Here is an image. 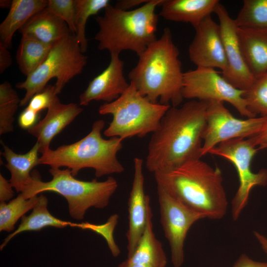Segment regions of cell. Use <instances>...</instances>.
Here are the masks:
<instances>
[{"label": "cell", "mask_w": 267, "mask_h": 267, "mask_svg": "<svg viewBox=\"0 0 267 267\" xmlns=\"http://www.w3.org/2000/svg\"><path fill=\"white\" fill-rule=\"evenodd\" d=\"M258 150L248 138H239L222 142L208 153L228 160L238 173L239 185L231 201L234 221L238 219L248 204L251 190L255 186L267 184V170L262 169L257 173L251 170V161Z\"/></svg>", "instance_id": "cell-9"}, {"label": "cell", "mask_w": 267, "mask_h": 267, "mask_svg": "<svg viewBox=\"0 0 267 267\" xmlns=\"http://www.w3.org/2000/svg\"><path fill=\"white\" fill-rule=\"evenodd\" d=\"M154 175L157 184L205 218L219 220L226 214L228 202L218 167L196 159Z\"/></svg>", "instance_id": "cell-2"}, {"label": "cell", "mask_w": 267, "mask_h": 267, "mask_svg": "<svg viewBox=\"0 0 267 267\" xmlns=\"http://www.w3.org/2000/svg\"><path fill=\"white\" fill-rule=\"evenodd\" d=\"M214 13L219 25L228 67L222 77L235 88L246 90L256 80L244 59L239 45L234 19L229 15L225 7L219 2Z\"/></svg>", "instance_id": "cell-13"}, {"label": "cell", "mask_w": 267, "mask_h": 267, "mask_svg": "<svg viewBox=\"0 0 267 267\" xmlns=\"http://www.w3.org/2000/svg\"><path fill=\"white\" fill-rule=\"evenodd\" d=\"M20 99L16 91L7 81L0 85V134L13 132L14 115Z\"/></svg>", "instance_id": "cell-29"}, {"label": "cell", "mask_w": 267, "mask_h": 267, "mask_svg": "<svg viewBox=\"0 0 267 267\" xmlns=\"http://www.w3.org/2000/svg\"><path fill=\"white\" fill-rule=\"evenodd\" d=\"M254 235L261 245L264 252L267 255V237L258 231H254Z\"/></svg>", "instance_id": "cell-40"}, {"label": "cell", "mask_w": 267, "mask_h": 267, "mask_svg": "<svg viewBox=\"0 0 267 267\" xmlns=\"http://www.w3.org/2000/svg\"><path fill=\"white\" fill-rule=\"evenodd\" d=\"M265 148H267V143L262 144L259 146L258 147V150L265 149Z\"/></svg>", "instance_id": "cell-43"}, {"label": "cell", "mask_w": 267, "mask_h": 267, "mask_svg": "<svg viewBox=\"0 0 267 267\" xmlns=\"http://www.w3.org/2000/svg\"><path fill=\"white\" fill-rule=\"evenodd\" d=\"M39 113L27 106L19 116L18 125L21 128L28 130L39 122Z\"/></svg>", "instance_id": "cell-34"}, {"label": "cell", "mask_w": 267, "mask_h": 267, "mask_svg": "<svg viewBox=\"0 0 267 267\" xmlns=\"http://www.w3.org/2000/svg\"><path fill=\"white\" fill-rule=\"evenodd\" d=\"M171 106L150 101L130 82L129 88L119 97L99 107L100 115L112 116L103 134L107 137H118L123 140L134 136L143 137L158 129Z\"/></svg>", "instance_id": "cell-7"}, {"label": "cell", "mask_w": 267, "mask_h": 267, "mask_svg": "<svg viewBox=\"0 0 267 267\" xmlns=\"http://www.w3.org/2000/svg\"><path fill=\"white\" fill-rule=\"evenodd\" d=\"M39 199L38 195L25 199L20 193L8 203H0V231L10 232L15 228L18 220L35 206Z\"/></svg>", "instance_id": "cell-26"}, {"label": "cell", "mask_w": 267, "mask_h": 267, "mask_svg": "<svg viewBox=\"0 0 267 267\" xmlns=\"http://www.w3.org/2000/svg\"><path fill=\"white\" fill-rule=\"evenodd\" d=\"M108 66L89 84L79 96L80 105L87 106L93 100L109 103L120 97L129 88L124 76V63L119 54H110Z\"/></svg>", "instance_id": "cell-16"}, {"label": "cell", "mask_w": 267, "mask_h": 267, "mask_svg": "<svg viewBox=\"0 0 267 267\" xmlns=\"http://www.w3.org/2000/svg\"><path fill=\"white\" fill-rule=\"evenodd\" d=\"M54 44L44 43L27 35H22L16 56L22 73L27 77L34 72L44 61Z\"/></svg>", "instance_id": "cell-25"}, {"label": "cell", "mask_w": 267, "mask_h": 267, "mask_svg": "<svg viewBox=\"0 0 267 267\" xmlns=\"http://www.w3.org/2000/svg\"><path fill=\"white\" fill-rule=\"evenodd\" d=\"M12 57L8 48L0 42V73L2 74L12 64Z\"/></svg>", "instance_id": "cell-37"}, {"label": "cell", "mask_w": 267, "mask_h": 267, "mask_svg": "<svg viewBox=\"0 0 267 267\" xmlns=\"http://www.w3.org/2000/svg\"><path fill=\"white\" fill-rule=\"evenodd\" d=\"M245 91L234 87L213 68L197 67L183 74V98L227 102L242 116L255 117L247 108Z\"/></svg>", "instance_id": "cell-10"}, {"label": "cell", "mask_w": 267, "mask_h": 267, "mask_svg": "<svg viewBox=\"0 0 267 267\" xmlns=\"http://www.w3.org/2000/svg\"><path fill=\"white\" fill-rule=\"evenodd\" d=\"M104 125L103 120L94 121L86 136L72 144L49 149L40 157L39 165L51 168L66 167L74 177L88 168L94 170L96 178L122 173L125 168L117 155L123 147V140L118 137L103 138L101 131Z\"/></svg>", "instance_id": "cell-5"}, {"label": "cell", "mask_w": 267, "mask_h": 267, "mask_svg": "<svg viewBox=\"0 0 267 267\" xmlns=\"http://www.w3.org/2000/svg\"><path fill=\"white\" fill-rule=\"evenodd\" d=\"M48 199L43 194L39 196L37 203L28 216H23L21 222L13 232L9 234L0 245L2 250L15 236L24 231H39L47 226L64 228L67 226L78 227L79 223L61 220L52 216L47 209Z\"/></svg>", "instance_id": "cell-24"}, {"label": "cell", "mask_w": 267, "mask_h": 267, "mask_svg": "<svg viewBox=\"0 0 267 267\" xmlns=\"http://www.w3.org/2000/svg\"><path fill=\"white\" fill-rule=\"evenodd\" d=\"M54 85H47L41 92L35 94L29 102L27 107L40 113L45 109H48L56 95Z\"/></svg>", "instance_id": "cell-33"}, {"label": "cell", "mask_w": 267, "mask_h": 267, "mask_svg": "<svg viewBox=\"0 0 267 267\" xmlns=\"http://www.w3.org/2000/svg\"><path fill=\"white\" fill-rule=\"evenodd\" d=\"M83 110L74 103H61L56 95L47 109L45 117L28 130L30 134L37 138L39 152L42 154L50 149L52 139L70 124Z\"/></svg>", "instance_id": "cell-17"}, {"label": "cell", "mask_w": 267, "mask_h": 267, "mask_svg": "<svg viewBox=\"0 0 267 267\" xmlns=\"http://www.w3.org/2000/svg\"><path fill=\"white\" fill-rule=\"evenodd\" d=\"M157 191L160 222L170 246L171 262L174 267H180L187 232L194 223L205 218L185 206L161 185L157 184Z\"/></svg>", "instance_id": "cell-12"}, {"label": "cell", "mask_w": 267, "mask_h": 267, "mask_svg": "<svg viewBox=\"0 0 267 267\" xmlns=\"http://www.w3.org/2000/svg\"><path fill=\"white\" fill-rule=\"evenodd\" d=\"M118 220V215L114 214L111 215L104 224H95L86 222L79 223L78 227L82 229L92 230L102 236L106 241L112 256L117 257L120 254V250L115 241L113 234Z\"/></svg>", "instance_id": "cell-31"}, {"label": "cell", "mask_w": 267, "mask_h": 267, "mask_svg": "<svg viewBox=\"0 0 267 267\" xmlns=\"http://www.w3.org/2000/svg\"><path fill=\"white\" fill-rule=\"evenodd\" d=\"M239 45L244 59L255 78L267 73V31L238 27Z\"/></svg>", "instance_id": "cell-19"}, {"label": "cell", "mask_w": 267, "mask_h": 267, "mask_svg": "<svg viewBox=\"0 0 267 267\" xmlns=\"http://www.w3.org/2000/svg\"><path fill=\"white\" fill-rule=\"evenodd\" d=\"M12 0H1L0 1V7L2 8H9L12 4Z\"/></svg>", "instance_id": "cell-42"}, {"label": "cell", "mask_w": 267, "mask_h": 267, "mask_svg": "<svg viewBox=\"0 0 267 267\" xmlns=\"http://www.w3.org/2000/svg\"><path fill=\"white\" fill-rule=\"evenodd\" d=\"M3 148L1 154L7 163L5 167L10 173L9 182L17 192H22L32 178L31 170L39 165V145L37 142L28 152L17 154L1 142Z\"/></svg>", "instance_id": "cell-23"}, {"label": "cell", "mask_w": 267, "mask_h": 267, "mask_svg": "<svg viewBox=\"0 0 267 267\" xmlns=\"http://www.w3.org/2000/svg\"><path fill=\"white\" fill-rule=\"evenodd\" d=\"M47 4L48 0H13L7 16L0 25V42L7 48L11 47L15 32Z\"/></svg>", "instance_id": "cell-22"}, {"label": "cell", "mask_w": 267, "mask_h": 267, "mask_svg": "<svg viewBox=\"0 0 267 267\" xmlns=\"http://www.w3.org/2000/svg\"><path fill=\"white\" fill-rule=\"evenodd\" d=\"M267 122V117L240 119L234 117L223 102H208L206 125L201 154L206 155L220 143L235 138H250L259 133Z\"/></svg>", "instance_id": "cell-11"}, {"label": "cell", "mask_w": 267, "mask_h": 267, "mask_svg": "<svg viewBox=\"0 0 267 267\" xmlns=\"http://www.w3.org/2000/svg\"><path fill=\"white\" fill-rule=\"evenodd\" d=\"M75 24L76 36L82 52L85 53L88 48L86 37V26L89 18L96 15L101 9H104L109 4L108 0H74Z\"/></svg>", "instance_id": "cell-27"}, {"label": "cell", "mask_w": 267, "mask_h": 267, "mask_svg": "<svg viewBox=\"0 0 267 267\" xmlns=\"http://www.w3.org/2000/svg\"><path fill=\"white\" fill-rule=\"evenodd\" d=\"M195 34L188 48L189 59L197 67L219 68L222 74L228 67L220 27L206 17L195 28Z\"/></svg>", "instance_id": "cell-14"}, {"label": "cell", "mask_w": 267, "mask_h": 267, "mask_svg": "<svg viewBox=\"0 0 267 267\" xmlns=\"http://www.w3.org/2000/svg\"><path fill=\"white\" fill-rule=\"evenodd\" d=\"M143 161L134 159V178L128 200L129 227L126 233L128 258L134 252L145 229L147 219V206L150 197L144 191Z\"/></svg>", "instance_id": "cell-15"}, {"label": "cell", "mask_w": 267, "mask_h": 267, "mask_svg": "<svg viewBox=\"0 0 267 267\" xmlns=\"http://www.w3.org/2000/svg\"><path fill=\"white\" fill-rule=\"evenodd\" d=\"M163 0H149L134 9L123 10L109 4L102 16L95 18L99 31L94 37L100 50L110 54L131 50L139 56L157 40V6Z\"/></svg>", "instance_id": "cell-4"}, {"label": "cell", "mask_w": 267, "mask_h": 267, "mask_svg": "<svg viewBox=\"0 0 267 267\" xmlns=\"http://www.w3.org/2000/svg\"><path fill=\"white\" fill-rule=\"evenodd\" d=\"M179 51L169 28L140 54L129 73L139 93L153 103L178 106L182 96L183 74Z\"/></svg>", "instance_id": "cell-3"}, {"label": "cell", "mask_w": 267, "mask_h": 267, "mask_svg": "<svg viewBox=\"0 0 267 267\" xmlns=\"http://www.w3.org/2000/svg\"><path fill=\"white\" fill-rule=\"evenodd\" d=\"M248 139L255 147L267 143V122L259 133Z\"/></svg>", "instance_id": "cell-39"}, {"label": "cell", "mask_w": 267, "mask_h": 267, "mask_svg": "<svg viewBox=\"0 0 267 267\" xmlns=\"http://www.w3.org/2000/svg\"><path fill=\"white\" fill-rule=\"evenodd\" d=\"M152 217L150 201L147 206L145 229L134 252L127 260L132 263L146 265L150 267H166L167 257L161 242L155 236Z\"/></svg>", "instance_id": "cell-21"}, {"label": "cell", "mask_w": 267, "mask_h": 267, "mask_svg": "<svg viewBox=\"0 0 267 267\" xmlns=\"http://www.w3.org/2000/svg\"><path fill=\"white\" fill-rule=\"evenodd\" d=\"M19 31L21 35L30 36L50 44L72 33L66 23L46 7L34 14Z\"/></svg>", "instance_id": "cell-20"}, {"label": "cell", "mask_w": 267, "mask_h": 267, "mask_svg": "<svg viewBox=\"0 0 267 267\" xmlns=\"http://www.w3.org/2000/svg\"><path fill=\"white\" fill-rule=\"evenodd\" d=\"M12 186L9 181L0 174V201L7 202L11 200L14 195Z\"/></svg>", "instance_id": "cell-35"}, {"label": "cell", "mask_w": 267, "mask_h": 267, "mask_svg": "<svg viewBox=\"0 0 267 267\" xmlns=\"http://www.w3.org/2000/svg\"><path fill=\"white\" fill-rule=\"evenodd\" d=\"M234 21L238 27L267 31V0H244Z\"/></svg>", "instance_id": "cell-28"}, {"label": "cell", "mask_w": 267, "mask_h": 267, "mask_svg": "<svg viewBox=\"0 0 267 267\" xmlns=\"http://www.w3.org/2000/svg\"><path fill=\"white\" fill-rule=\"evenodd\" d=\"M117 267H150L149 266L143 265V264H134L130 262H129L127 260L123 261L121 263H120Z\"/></svg>", "instance_id": "cell-41"}, {"label": "cell", "mask_w": 267, "mask_h": 267, "mask_svg": "<svg viewBox=\"0 0 267 267\" xmlns=\"http://www.w3.org/2000/svg\"><path fill=\"white\" fill-rule=\"evenodd\" d=\"M208 102L191 100L171 106L152 134L145 159L147 170L164 172L200 159Z\"/></svg>", "instance_id": "cell-1"}, {"label": "cell", "mask_w": 267, "mask_h": 267, "mask_svg": "<svg viewBox=\"0 0 267 267\" xmlns=\"http://www.w3.org/2000/svg\"><path fill=\"white\" fill-rule=\"evenodd\" d=\"M233 267H267V262L255 261L245 254H242L235 262Z\"/></svg>", "instance_id": "cell-36"}, {"label": "cell", "mask_w": 267, "mask_h": 267, "mask_svg": "<svg viewBox=\"0 0 267 267\" xmlns=\"http://www.w3.org/2000/svg\"><path fill=\"white\" fill-rule=\"evenodd\" d=\"M149 0H118L114 5L115 7L123 10H130L137 7L140 6L147 2Z\"/></svg>", "instance_id": "cell-38"}, {"label": "cell", "mask_w": 267, "mask_h": 267, "mask_svg": "<svg viewBox=\"0 0 267 267\" xmlns=\"http://www.w3.org/2000/svg\"><path fill=\"white\" fill-rule=\"evenodd\" d=\"M49 172L52 179L43 181L37 171L32 172L30 181L21 194L29 199L44 191L56 192L66 199L69 214L75 220L84 219L91 207L102 209L107 207L118 187L117 181L111 176L102 181L96 178L83 181L75 178L67 168H50Z\"/></svg>", "instance_id": "cell-6"}, {"label": "cell", "mask_w": 267, "mask_h": 267, "mask_svg": "<svg viewBox=\"0 0 267 267\" xmlns=\"http://www.w3.org/2000/svg\"><path fill=\"white\" fill-rule=\"evenodd\" d=\"M249 111L255 116L267 117V73L256 78L244 94Z\"/></svg>", "instance_id": "cell-30"}, {"label": "cell", "mask_w": 267, "mask_h": 267, "mask_svg": "<svg viewBox=\"0 0 267 267\" xmlns=\"http://www.w3.org/2000/svg\"><path fill=\"white\" fill-rule=\"evenodd\" d=\"M46 8L64 21L71 32L76 35L74 0H48Z\"/></svg>", "instance_id": "cell-32"}, {"label": "cell", "mask_w": 267, "mask_h": 267, "mask_svg": "<svg viewBox=\"0 0 267 267\" xmlns=\"http://www.w3.org/2000/svg\"><path fill=\"white\" fill-rule=\"evenodd\" d=\"M218 0H163L159 14L164 19L190 23L194 28L215 11Z\"/></svg>", "instance_id": "cell-18"}, {"label": "cell", "mask_w": 267, "mask_h": 267, "mask_svg": "<svg viewBox=\"0 0 267 267\" xmlns=\"http://www.w3.org/2000/svg\"><path fill=\"white\" fill-rule=\"evenodd\" d=\"M87 58L75 34L71 33L55 43L41 65L25 80L16 85L17 88L26 91L20 106L28 105L32 97L42 91L52 78L56 80L55 93L59 94L71 79L82 72Z\"/></svg>", "instance_id": "cell-8"}]
</instances>
